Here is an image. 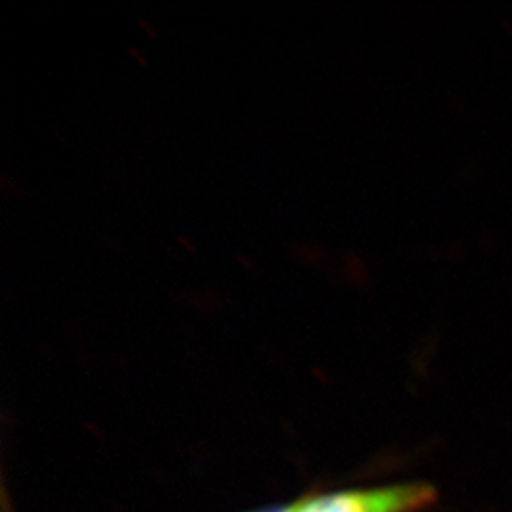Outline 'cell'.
Segmentation results:
<instances>
[{"instance_id":"cell-1","label":"cell","mask_w":512,"mask_h":512,"mask_svg":"<svg viewBox=\"0 0 512 512\" xmlns=\"http://www.w3.org/2000/svg\"><path fill=\"white\" fill-rule=\"evenodd\" d=\"M294 256L302 264H320L325 259V251L322 247L309 244V242H297L294 244Z\"/></svg>"},{"instance_id":"cell-2","label":"cell","mask_w":512,"mask_h":512,"mask_svg":"<svg viewBox=\"0 0 512 512\" xmlns=\"http://www.w3.org/2000/svg\"><path fill=\"white\" fill-rule=\"evenodd\" d=\"M348 274L352 277L353 282H362L363 267L357 257L348 256Z\"/></svg>"},{"instance_id":"cell-3","label":"cell","mask_w":512,"mask_h":512,"mask_svg":"<svg viewBox=\"0 0 512 512\" xmlns=\"http://www.w3.org/2000/svg\"><path fill=\"white\" fill-rule=\"evenodd\" d=\"M128 52H130L131 57L135 58L136 62L140 63L141 67H146V65H148V58H146V55L143 54L140 49L130 47Z\"/></svg>"},{"instance_id":"cell-4","label":"cell","mask_w":512,"mask_h":512,"mask_svg":"<svg viewBox=\"0 0 512 512\" xmlns=\"http://www.w3.org/2000/svg\"><path fill=\"white\" fill-rule=\"evenodd\" d=\"M138 25H140L143 32L150 35L151 39H155L156 29H153V24H151L150 20L140 19L138 20Z\"/></svg>"},{"instance_id":"cell-5","label":"cell","mask_w":512,"mask_h":512,"mask_svg":"<svg viewBox=\"0 0 512 512\" xmlns=\"http://www.w3.org/2000/svg\"><path fill=\"white\" fill-rule=\"evenodd\" d=\"M178 241L181 242V244H183L184 247H188L189 252L196 251V247H194L193 244H191V241H189V237L179 236Z\"/></svg>"}]
</instances>
